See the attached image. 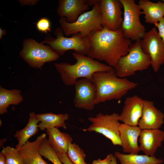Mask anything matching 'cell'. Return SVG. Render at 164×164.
Masks as SVG:
<instances>
[{
	"mask_svg": "<svg viewBox=\"0 0 164 164\" xmlns=\"http://www.w3.org/2000/svg\"><path fill=\"white\" fill-rule=\"evenodd\" d=\"M87 37L90 47L88 56L104 61L113 68L120 57L128 54L132 43L125 37L120 29L112 31L104 26L101 30L91 32Z\"/></svg>",
	"mask_w": 164,
	"mask_h": 164,
	"instance_id": "1",
	"label": "cell"
},
{
	"mask_svg": "<svg viewBox=\"0 0 164 164\" xmlns=\"http://www.w3.org/2000/svg\"><path fill=\"white\" fill-rule=\"evenodd\" d=\"M72 55L76 60L75 63L61 62L54 64L62 82L66 85H74L79 78H87L92 81L93 76L95 73L114 70L113 67L88 56L75 52L73 53Z\"/></svg>",
	"mask_w": 164,
	"mask_h": 164,
	"instance_id": "2",
	"label": "cell"
},
{
	"mask_svg": "<svg viewBox=\"0 0 164 164\" xmlns=\"http://www.w3.org/2000/svg\"><path fill=\"white\" fill-rule=\"evenodd\" d=\"M92 82L97 92L95 104L111 100L120 99L138 85L137 83L126 78L118 77L114 69L110 71L95 73L93 76Z\"/></svg>",
	"mask_w": 164,
	"mask_h": 164,
	"instance_id": "3",
	"label": "cell"
},
{
	"mask_svg": "<svg viewBox=\"0 0 164 164\" xmlns=\"http://www.w3.org/2000/svg\"><path fill=\"white\" fill-rule=\"evenodd\" d=\"M150 66V57L143 52L141 39L132 43L128 54L120 57L113 68L117 76L124 78L146 70Z\"/></svg>",
	"mask_w": 164,
	"mask_h": 164,
	"instance_id": "4",
	"label": "cell"
},
{
	"mask_svg": "<svg viewBox=\"0 0 164 164\" xmlns=\"http://www.w3.org/2000/svg\"><path fill=\"white\" fill-rule=\"evenodd\" d=\"M56 37L48 35L41 43L49 45L53 50L62 56L69 50H73L75 53L89 55L90 47L87 36L78 33L67 37L64 36L61 27H57L54 32Z\"/></svg>",
	"mask_w": 164,
	"mask_h": 164,
	"instance_id": "5",
	"label": "cell"
},
{
	"mask_svg": "<svg viewBox=\"0 0 164 164\" xmlns=\"http://www.w3.org/2000/svg\"><path fill=\"white\" fill-rule=\"evenodd\" d=\"M59 22L64 34L67 36L78 33L87 36L92 32L102 30L103 27L98 0H97L91 10L80 15L75 22L69 23L65 18H62Z\"/></svg>",
	"mask_w": 164,
	"mask_h": 164,
	"instance_id": "6",
	"label": "cell"
},
{
	"mask_svg": "<svg viewBox=\"0 0 164 164\" xmlns=\"http://www.w3.org/2000/svg\"><path fill=\"white\" fill-rule=\"evenodd\" d=\"M20 57L30 67L41 69L46 63L57 60L59 55L49 45L39 43L32 38L24 40Z\"/></svg>",
	"mask_w": 164,
	"mask_h": 164,
	"instance_id": "7",
	"label": "cell"
},
{
	"mask_svg": "<svg viewBox=\"0 0 164 164\" xmlns=\"http://www.w3.org/2000/svg\"><path fill=\"white\" fill-rule=\"evenodd\" d=\"M124 10L123 20L120 29L125 37L135 41L141 39L145 33V26L141 23L142 11L135 0H120Z\"/></svg>",
	"mask_w": 164,
	"mask_h": 164,
	"instance_id": "8",
	"label": "cell"
},
{
	"mask_svg": "<svg viewBox=\"0 0 164 164\" xmlns=\"http://www.w3.org/2000/svg\"><path fill=\"white\" fill-rule=\"evenodd\" d=\"M119 115L116 113L110 114L99 113L95 117H89L88 120L91 124L82 130L84 132H94L101 134L110 139L114 145L121 146L119 131Z\"/></svg>",
	"mask_w": 164,
	"mask_h": 164,
	"instance_id": "9",
	"label": "cell"
},
{
	"mask_svg": "<svg viewBox=\"0 0 164 164\" xmlns=\"http://www.w3.org/2000/svg\"><path fill=\"white\" fill-rule=\"evenodd\" d=\"M143 52L149 55L151 66L155 72H157L164 63V43L156 27L146 32L141 39Z\"/></svg>",
	"mask_w": 164,
	"mask_h": 164,
	"instance_id": "10",
	"label": "cell"
},
{
	"mask_svg": "<svg viewBox=\"0 0 164 164\" xmlns=\"http://www.w3.org/2000/svg\"><path fill=\"white\" fill-rule=\"evenodd\" d=\"M74 85L75 93L73 103L75 107L87 111L93 110L96 105L97 92L93 82L88 79L80 78Z\"/></svg>",
	"mask_w": 164,
	"mask_h": 164,
	"instance_id": "11",
	"label": "cell"
},
{
	"mask_svg": "<svg viewBox=\"0 0 164 164\" xmlns=\"http://www.w3.org/2000/svg\"><path fill=\"white\" fill-rule=\"evenodd\" d=\"M102 24L114 31L120 28L123 20L122 4L120 0H98Z\"/></svg>",
	"mask_w": 164,
	"mask_h": 164,
	"instance_id": "12",
	"label": "cell"
},
{
	"mask_svg": "<svg viewBox=\"0 0 164 164\" xmlns=\"http://www.w3.org/2000/svg\"><path fill=\"white\" fill-rule=\"evenodd\" d=\"M96 0H59L56 9L60 18H64L69 23L75 22L79 17L93 6Z\"/></svg>",
	"mask_w": 164,
	"mask_h": 164,
	"instance_id": "13",
	"label": "cell"
},
{
	"mask_svg": "<svg viewBox=\"0 0 164 164\" xmlns=\"http://www.w3.org/2000/svg\"><path fill=\"white\" fill-rule=\"evenodd\" d=\"M143 101L136 95L127 97L119 115V121L130 125L138 126L142 114Z\"/></svg>",
	"mask_w": 164,
	"mask_h": 164,
	"instance_id": "14",
	"label": "cell"
},
{
	"mask_svg": "<svg viewBox=\"0 0 164 164\" xmlns=\"http://www.w3.org/2000/svg\"><path fill=\"white\" fill-rule=\"evenodd\" d=\"M164 114L153 101L144 100L142 114L138 126L142 130L159 129L164 123Z\"/></svg>",
	"mask_w": 164,
	"mask_h": 164,
	"instance_id": "15",
	"label": "cell"
},
{
	"mask_svg": "<svg viewBox=\"0 0 164 164\" xmlns=\"http://www.w3.org/2000/svg\"><path fill=\"white\" fill-rule=\"evenodd\" d=\"M164 140V131L159 129L142 130L138 141L140 150L145 155L154 156Z\"/></svg>",
	"mask_w": 164,
	"mask_h": 164,
	"instance_id": "16",
	"label": "cell"
},
{
	"mask_svg": "<svg viewBox=\"0 0 164 164\" xmlns=\"http://www.w3.org/2000/svg\"><path fill=\"white\" fill-rule=\"evenodd\" d=\"M142 130L138 126L120 123L119 131L124 152L137 154L140 151L138 141Z\"/></svg>",
	"mask_w": 164,
	"mask_h": 164,
	"instance_id": "17",
	"label": "cell"
},
{
	"mask_svg": "<svg viewBox=\"0 0 164 164\" xmlns=\"http://www.w3.org/2000/svg\"><path fill=\"white\" fill-rule=\"evenodd\" d=\"M46 138V134L42 133L34 141H28L18 150L24 164H49L43 159L39 152L41 144Z\"/></svg>",
	"mask_w": 164,
	"mask_h": 164,
	"instance_id": "18",
	"label": "cell"
},
{
	"mask_svg": "<svg viewBox=\"0 0 164 164\" xmlns=\"http://www.w3.org/2000/svg\"><path fill=\"white\" fill-rule=\"evenodd\" d=\"M142 14L144 15L145 22L150 24L157 23L164 16V2L156 3L149 0H140L138 3Z\"/></svg>",
	"mask_w": 164,
	"mask_h": 164,
	"instance_id": "19",
	"label": "cell"
},
{
	"mask_svg": "<svg viewBox=\"0 0 164 164\" xmlns=\"http://www.w3.org/2000/svg\"><path fill=\"white\" fill-rule=\"evenodd\" d=\"M37 118L40 121L38 127L41 131L46 129L59 128H63L66 129L67 126L65 121L69 118L67 113L55 114L51 112L36 114Z\"/></svg>",
	"mask_w": 164,
	"mask_h": 164,
	"instance_id": "20",
	"label": "cell"
},
{
	"mask_svg": "<svg viewBox=\"0 0 164 164\" xmlns=\"http://www.w3.org/2000/svg\"><path fill=\"white\" fill-rule=\"evenodd\" d=\"M48 140L53 150L56 153H67L68 142H72V137L67 133L61 132L56 128L46 129Z\"/></svg>",
	"mask_w": 164,
	"mask_h": 164,
	"instance_id": "21",
	"label": "cell"
},
{
	"mask_svg": "<svg viewBox=\"0 0 164 164\" xmlns=\"http://www.w3.org/2000/svg\"><path fill=\"white\" fill-rule=\"evenodd\" d=\"M28 122L23 129L17 131L14 137L18 141V143L15 146L17 149L19 150L31 137L36 135L38 132V124L40 122L37 118L36 114L34 112L30 113Z\"/></svg>",
	"mask_w": 164,
	"mask_h": 164,
	"instance_id": "22",
	"label": "cell"
},
{
	"mask_svg": "<svg viewBox=\"0 0 164 164\" xmlns=\"http://www.w3.org/2000/svg\"><path fill=\"white\" fill-rule=\"evenodd\" d=\"M23 100L21 91L14 89L9 90L0 86V114L7 113L10 105H17Z\"/></svg>",
	"mask_w": 164,
	"mask_h": 164,
	"instance_id": "23",
	"label": "cell"
},
{
	"mask_svg": "<svg viewBox=\"0 0 164 164\" xmlns=\"http://www.w3.org/2000/svg\"><path fill=\"white\" fill-rule=\"evenodd\" d=\"M114 156L120 162V164H161L163 160L157 158L154 155L137 154H123L119 152H115Z\"/></svg>",
	"mask_w": 164,
	"mask_h": 164,
	"instance_id": "24",
	"label": "cell"
},
{
	"mask_svg": "<svg viewBox=\"0 0 164 164\" xmlns=\"http://www.w3.org/2000/svg\"><path fill=\"white\" fill-rule=\"evenodd\" d=\"M67 154L73 164H87L85 161L86 154L84 150L75 143L68 142Z\"/></svg>",
	"mask_w": 164,
	"mask_h": 164,
	"instance_id": "25",
	"label": "cell"
},
{
	"mask_svg": "<svg viewBox=\"0 0 164 164\" xmlns=\"http://www.w3.org/2000/svg\"><path fill=\"white\" fill-rule=\"evenodd\" d=\"M39 152L43 156L53 164H63L58 156L46 138L42 142L39 149Z\"/></svg>",
	"mask_w": 164,
	"mask_h": 164,
	"instance_id": "26",
	"label": "cell"
},
{
	"mask_svg": "<svg viewBox=\"0 0 164 164\" xmlns=\"http://www.w3.org/2000/svg\"><path fill=\"white\" fill-rule=\"evenodd\" d=\"M4 155L6 164H24L18 150L9 146L3 147L1 152Z\"/></svg>",
	"mask_w": 164,
	"mask_h": 164,
	"instance_id": "27",
	"label": "cell"
},
{
	"mask_svg": "<svg viewBox=\"0 0 164 164\" xmlns=\"http://www.w3.org/2000/svg\"><path fill=\"white\" fill-rule=\"evenodd\" d=\"M36 27L39 31L44 33L47 34L51 31L50 21L45 17L42 18L38 20Z\"/></svg>",
	"mask_w": 164,
	"mask_h": 164,
	"instance_id": "28",
	"label": "cell"
},
{
	"mask_svg": "<svg viewBox=\"0 0 164 164\" xmlns=\"http://www.w3.org/2000/svg\"><path fill=\"white\" fill-rule=\"evenodd\" d=\"M154 25L157 28L159 34L164 43V17Z\"/></svg>",
	"mask_w": 164,
	"mask_h": 164,
	"instance_id": "29",
	"label": "cell"
},
{
	"mask_svg": "<svg viewBox=\"0 0 164 164\" xmlns=\"http://www.w3.org/2000/svg\"><path fill=\"white\" fill-rule=\"evenodd\" d=\"M113 155L111 154L108 155L104 159H98L94 160L91 164H111V162Z\"/></svg>",
	"mask_w": 164,
	"mask_h": 164,
	"instance_id": "30",
	"label": "cell"
},
{
	"mask_svg": "<svg viewBox=\"0 0 164 164\" xmlns=\"http://www.w3.org/2000/svg\"><path fill=\"white\" fill-rule=\"evenodd\" d=\"M57 155L63 164H73L65 153H56Z\"/></svg>",
	"mask_w": 164,
	"mask_h": 164,
	"instance_id": "31",
	"label": "cell"
},
{
	"mask_svg": "<svg viewBox=\"0 0 164 164\" xmlns=\"http://www.w3.org/2000/svg\"><path fill=\"white\" fill-rule=\"evenodd\" d=\"M39 0H21L19 2L22 5H33L36 4Z\"/></svg>",
	"mask_w": 164,
	"mask_h": 164,
	"instance_id": "32",
	"label": "cell"
},
{
	"mask_svg": "<svg viewBox=\"0 0 164 164\" xmlns=\"http://www.w3.org/2000/svg\"><path fill=\"white\" fill-rule=\"evenodd\" d=\"M0 164H6L5 157L1 152L0 153Z\"/></svg>",
	"mask_w": 164,
	"mask_h": 164,
	"instance_id": "33",
	"label": "cell"
},
{
	"mask_svg": "<svg viewBox=\"0 0 164 164\" xmlns=\"http://www.w3.org/2000/svg\"><path fill=\"white\" fill-rule=\"evenodd\" d=\"M6 30L5 29H2L1 28H0V39H2V36L6 34Z\"/></svg>",
	"mask_w": 164,
	"mask_h": 164,
	"instance_id": "34",
	"label": "cell"
},
{
	"mask_svg": "<svg viewBox=\"0 0 164 164\" xmlns=\"http://www.w3.org/2000/svg\"><path fill=\"white\" fill-rule=\"evenodd\" d=\"M111 164H117L116 158L114 155L112 158Z\"/></svg>",
	"mask_w": 164,
	"mask_h": 164,
	"instance_id": "35",
	"label": "cell"
},
{
	"mask_svg": "<svg viewBox=\"0 0 164 164\" xmlns=\"http://www.w3.org/2000/svg\"><path fill=\"white\" fill-rule=\"evenodd\" d=\"M162 2H164V0H162Z\"/></svg>",
	"mask_w": 164,
	"mask_h": 164,
	"instance_id": "36",
	"label": "cell"
}]
</instances>
